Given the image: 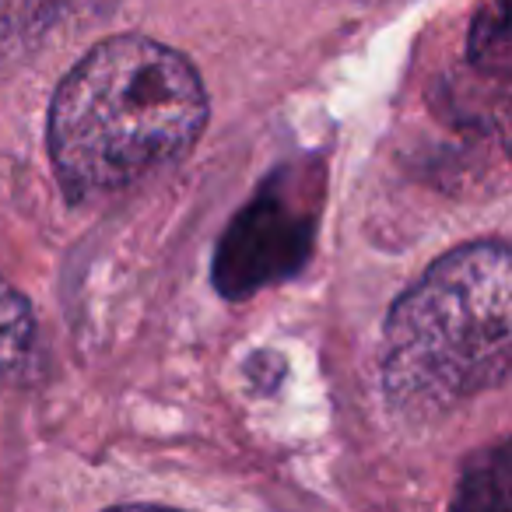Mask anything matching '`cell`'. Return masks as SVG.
I'll use <instances>...</instances> for the list:
<instances>
[{
  "mask_svg": "<svg viewBox=\"0 0 512 512\" xmlns=\"http://www.w3.org/2000/svg\"><path fill=\"white\" fill-rule=\"evenodd\" d=\"M32 344H36V320L29 299L0 281V390L25 369Z\"/></svg>",
  "mask_w": 512,
  "mask_h": 512,
  "instance_id": "obj_6",
  "label": "cell"
},
{
  "mask_svg": "<svg viewBox=\"0 0 512 512\" xmlns=\"http://www.w3.org/2000/svg\"><path fill=\"white\" fill-rule=\"evenodd\" d=\"M99 0H0V71L18 67Z\"/></svg>",
  "mask_w": 512,
  "mask_h": 512,
  "instance_id": "obj_4",
  "label": "cell"
},
{
  "mask_svg": "<svg viewBox=\"0 0 512 512\" xmlns=\"http://www.w3.org/2000/svg\"><path fill=\"white\" fill-rule=\"evenodd\" d=\"M204 123V81L183 53L148 36H116L60 81L46 144L64 193L85 200L179 162Z\"/></svg>",
  "mask_w": 512,
  "mask_h": 512,
  "instance_id": "obj_1",
  "label": "cell"
},
{
  "mask_svg": "<svg viewBox=\"0 0 512 512\" xmlns=\"http://www.w3.org/2000/svg\"><path fill=\"white\" fill-rule=\"evenodd\" d=\"M383 386L407 414H439L498 390L512 369V256L502 239L467 242L435 260L393 302Z\"/></svg>",
  "mask_w": 512,
  "mask_h": 512,
  "instance_id": "obj_2",
  "label": "cell"
},
{
  "mask_svg": "<svg viewBox=\"0 0 512 512\" xmlns=\"http://www.w3.org/2000/svg\"><path fill=\"white\" fill-rule=\"evenodd\" d=\"M470 60L481 67H495V71L509 67V8H505V0H491L477 15L474 29H470Z\"/></svg>",
  "mask_w": 512,
  "mask_h": 512,
  "instance_id": "obj_7",
  "label": "cell"
},
{
  "mask_svg": "<svg viewBox=\"0 0 512 512\" xmlns=\"http://www.w3.org/2000/svg\"><path fill=\"white\" fill-rule=\"evenodd\" d=\"M512 460L509 446H495L488 453H477L467 463L460 484H456L453 509L460 512H509L512 509Z\"/></svg>",
  "mask_w": 512,
  "mask_h": 512,
  "instance_id": "obj_5",
  "label": "cell"
},
{
  "mask_svg": "<svg viewBox=\"0 0 512 512\" xmlns=\"http://www.w3.org/2000/svg\"><path fill=\"white\" fill-rule=\"evenodd\" d=\"M320 207L323 165L316 158L274 169L214 249L211 281L221 299H249L302 271L316 246Z\"/></svg>",
  "mask_w": 512,
  "mask_h": 512,
  "instance_id": "obj_3",
  "label": "cell"
}]
</instances>
